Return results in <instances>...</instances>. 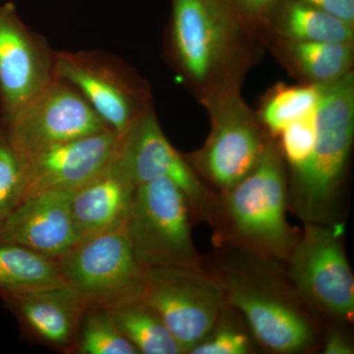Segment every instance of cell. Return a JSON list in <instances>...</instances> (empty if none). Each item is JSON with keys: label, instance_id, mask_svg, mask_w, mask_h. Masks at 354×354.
Masks as SVG:
<instances>
[{"label": "cell", "instance_id": "1", "mask_svg": "<svg viewBox=\"0 0 354 354\" xmlns=\"http://www.w3.org/2000/svg\"><path fill=\"white\" fill-rule=\"evenodd\" d=\"M320 90L315 148L308 162L295 172L293 193L297 213L312 223L329 220L351 153L354 130L353 74L320 84Z\"/></svg>", "mask_w": 354, "mask_h": 354}, {"label": "cell", "instance_id": "9", "mask_svg": "<svg viewBox=\"0 0 354 354\" xmlns=\"http://www.w3.org/2000/svg\"><path fill=\"white\" fill-rule=\"evenodd\" d=\"M211 106L213 128L195 162L207 178L227 191L253 171L265 145L255 121L237 95H221Z\"/></svg>", "mask_w": 354, "mask_h": 354}, {"label": "cell", "instance_id": "29", "mask_svg": "<svg viewBox=\"0 0 354 354\" xmlns=\"http://www.w3.org/2000/svg\"><path fill=\"white\" fill-rule=\"evenodd\" d=\"M242 8L251 13H263L267 10L272 0H234Z\"/></svg>", "mask_w": 354, "mask_h": 354}, {"label": "cell", "instance_id": "25", "mask_svg": "<svg viewBox=\"0 0 354 354\" xmlns=\"http://www.w3.org/2000/svg\"><path fill=\"white\" fill-rule=\"evenodd\" d=\"M19 178V160L0 125V216L12 208Z\"/></svg>", "mask_w": 354, "mask_h": 354}, {"label": "cell", "instance_id": "19", "mask_svg": "<svg viewBox=\"0 0 354 354\" xmlns=\"http://www.w3.org/2000/svg\"><path fill=\"white\" fill-rule=\"evenodd\" d=\"M111 312L121 333L138 353H185L157 312L142 297L115 307Z\"/></svg>", "mask_w": 354, "mask_h": 354}, {"label": "cell", "instance_id": "10", "mask_svg": "<svg viewBox=\"0 0 354 354\" xmlns=\"http://www.w3.org/2000/svg\"><path fill=\"white\" fill-rule=\"evenodd\" d=\"M53 76V55L18 16L12 2L0 4V111L12 115Z\"/></svg>", "mask_w": 354, "mask_h": 354}, {"label": "cell", "instance_id": "6", "mask_svg": "<svg viewBox=\"0 0 354 354\" xmlns=\"http://www.w3.org/2000/svg\"><path fill=\"white\" fill-rule=\"evenodd\" d=\"M0 125L18 158L111 129L77 88L57 78Z\"/></svg>", "mask_w": 354, "mask_h": 354}, {"label": "cell", "instance_id": "24", "mask_svg": "<svg viewBox=\"0 0 354 354\" xmlns=\"http://www.w3.org/2000/svg\"><path fill=\"white\" fill-rule=\"evenodd\" d=\"M316 111L295 121L281 132L283 153L295 172L308 162L315 148Z\"/></svg>", "mask_w": 354, "mask_h": 354}, {"label": "cell", "instance_id": "28", "mask_svg": "<svg viewBox=\"0 0 354 354\" xmlns=\"http://www.w3.org/2000/svg\"><path fill=\"white\" fill-rule=\"evenodd\" d=\"M324 353L326 354H351L353 353L351 342L339 333H330L326 339L324 346Z\"/></svg>", "mask_w": 354, "mask_h": 354}, {"label": "cell", "instance_id": "2", "mask_svg": "<svg viewBox=\"0 0 354 354\" xmlns=\"http://www.w3.org/2000/svg\"><path fill=\"white\" fill-rule=\"evenodd\" d=\"M190 205L171 179H153L135 188L127 218L133 253L142 269H200L190 228Z\"/></svg>", "mask_w": 354, "mask_h": 354}, {"label": "cell", "instance_id": "22", "mask_svg": "<svg viewBox=\"0 0 354 354\" xmlns=\"http://www.w3.org/2000/svg\"><path fill=\"white\" fill-rule=\"evenodd\" d=\"M82 354H137L114 321L111 309L87 307L81 319L76 339Z\"/></svg>", "mask_w": 354, "mask_h": 354}, {"label": "cell", "instance_id": "12", "mask_svg": "<svg viewBox=\"0 0 354 354\" xmlns=\"http://www.w3.org/2000/svg\"><path fill=\"white\" fill-rule=\"evenodd\" d=\"M74 190H57L28 198L0 216V244H14L59 259L77 242L72 218Z\"/></svg>", "mask_w": 354, "mask_h": 354}, {"label": "cell", "instance_id": "21", "mask_svg": "<svg viewBox=\"0 0 354 354\" xmlns=\"http://www.w3.org/2000/svg\"><path fill=\"white\" fill-rule=\"evenodd\" d=\"M290 51L302 71L319 84L342 78L348 73L353 62L351 43L293 41Z\"/></svg>", "mask_w": 354, "mask_h": 354}, {"label": "cell", "instance_id": "3", "mask_svg": "<svg viewBox=\"0 0 354 354\" xmlns=\"http://www.w3.org/2000/svg\"><path fill=\"white\" fill-rule=\"evenodd\" d=\"M57 262L65 285L86 307L113 310L142 297L143 269L133 253L127 221L80 239Z\"/></svg>", "mask_w": 354, "mask_h": 354}, {"label": "cell", "instance_id": "16", "mask_svg": "<svg viewBox=\"0 0 354 354\" xmlns=\"http://www.w3.org/2000/svg\"><path fill=\"white\" fill-rule=\"evenodd\" d=\"M135 188L115 152L101 171L74 190L71 211L79 241L127 221Z\"/></svg>", "mask_w": 354, "mask_h": 354}, {"label": "cell", "instance_id": "4", "mask_svg": "<svg viewBox=\"0 0 354 354\" xmlns=\"http://www.w3.org/2000/svg\"><path fill=\"white\" fill-rule=\"evenodd\" d=\"M286 207L283 165L276 148L268 144L253 171L227 191L225 211L242 241L266 256L285 259L297 242Z\"/></svg>", "mask_w": 354, "mask_h": 354}, {"label": "cell", "instance_id": "18", "mask_svg": "<svg viewBox=\"0 0 354 354\" xmlns=\"http://www.w3.org/2000/svg\"><path fill=\"white\" fill-rule=\"evenodd\" d=\"M64 285L57 260L23 246L0 244V297L2 298Z\"/></svg>", "mask_w": 354, "mask_h": 354}, {"label": "cell", "instance_id": "13", "mask_svg": "<svg viewBox=\"0 0 354 354\" xmlns=\"http://www.w3.org/2000/svg\"><path fill=\"white\" fill-rule=\"evenodd\" d=\"M221 286L225 299L241 312L254 335L270 351L297 353L313 341L308 321L269 291L234 274L227 276Z\"/></svg>", "mask_w": 354, "mask_h": 354}, {"label": "cell", "instance_id": "14", "mask_svg": "<svg viewBox=\"0 0 354 354\" xmlns=\"http://www.w3.org/2000/svg\"><path fill=\"white\" fill-rule=\"evenodd\" d=\"M228 19L216 0H174L172 35L179 60L198 81L205 80L223 57Z\"/></svg>", "mask_w": 354, "mask_h": 354}, {"label": "cell", "instance_id": "8", "mask_svg": "<svg viewBox=\"0 0 354 354\" xmlns=\"http://www.w3.org/2000/svg\"><path fill=\"white\" fill-rule=\"evenodd\" d=\"M120 138L121 135L109 129L18 158L20 178L13 207L41 193L76 190L106 167Z\"/></svg>", "mask_w": 354, "mask_h": 354}, {"label": "cell", "instance_id": "27", "mask_svg": "<svg viewBox=\"0 0 354 354\" xmlns=\"http://www.w3.org/2000/svg\"><path fill=\"white\" fill-rule=\"evenodd\" d=\"M320 9L324 12L329 13L335 17L353 24L354 0H300Z\"/></svg>", "mask_w": 354, "mask_h": 354}, {"label": "cell", "instance_id": "23", "mask_svg": "<svg viewBox=\"0 0 354 354\" xmlns=\"http://www.w3.org/2000/svg\"><path fill=\"white\" fill-rule=\"evenodd\" d=\"M320 84L279 88L265 104L262 120L274 134L291 123L315 113L320 100Z\"/></svg>", "mask_w": 354, "mask_h": 354}, {"label": "cell", "instance_id": "7", "mask_svg": "<svg viewBox=\"0 0 354 354\" xmlns=\"http://www.w3.org/2000/svg\"><path fill=\"white\" fill-rule=\"evenodd\" d=\"M342 230L305 223L304 234L288 256L290 278L312 302L332 315L354 313V279L341 241Z\"/></svg>", "mask_w": 354, "mask_h": 354}, {"label": "cell", "instance_id": "20", "mask_svg": "<svg viewBox=\"0 0 354 354\" xmlns=\"http://www.w3.org/2000/svg\"><path fill=\"white\" fill-rule=\"evenodd\" d=\"M281 30L293 41L351 43L353 39V24L300 0L286 4Z\"/></svg>", "mask_w": 354, "mask_h": 354}, {"label": "cell", "instance_id": "15", "mask_svg": "<svg viewBox=\"0 0 354 354\" xmlns=\"http://www.w3.org/2000/svg\"><path fill=\"white\" fill-rule=\"evenodd\" d=\"M53 76L77 88L106 125L120 135L138 118L131 91L113 68L95 58L55 53Z\"/></svg>", "mask_w": 354, "mask_h": 354}, {"label": "cell", "instance_id": "5", "mask_svg": "<svg viewBox=\"0 0 354 354\" xmlns=\"http://www.w3.org/2000/svg\"><path fill=\"white\" fill-rule=\"evenodd\" d=\"M142 299L189 353L218 325L225 298L220 283L200 269L155 267L143 269Z\"/></svg>", "mask_w": 354, "mask_h": 354}, {"label": "cell", "instance_id": "26", "mask_svg": "<svg viewBox=\"0 0 354 354\" xmlns=\"http://www.w3.org/2000/svg\"><path fill=\"white\" fill-rule=\"evenodd\" d=\"M194 348L192 354H245L249 353V339L243 332L230 326H218Z\"/></svg>", "mask_w": 354, "mask_h": 354}, {"label": "cell", "instance_id": "17", "mask_svg": "<svg viewBox=\"0 0 354 354\" xmlns=\"http://www.w3.org/2000/svg\"><path fill=\"white\" fill-rule=\"evenodd\" d=\"M26 330L57 348L76 344L87 307L66 285L2 298Z\"/></svg>", "mask_w": 354, "mask_h": 354}, {"label": "cell", "instance_id": "11", "mask_svg": "<svg viewBox=\"0 0 354 354\" xmlns=\"http://www.w3.org/2000/svg\"><path fill=\"white\" fill-rule=\"evenodd\" d=\"M116 156L135 185L165 177L180 188L191 209L201 214L208 209L206 187L167 141L152 113L140 114L121 135Z\"/></svg>", "mask_w": 354, "mask_h": 354}]
</instances>
